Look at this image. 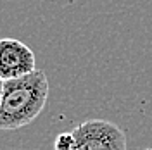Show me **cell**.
Returning a JSON list of instances; mask_svg holds the SVG:
<instances>
[{
  "mask_svg": "<svg viewBox=\"0 0 152 150\" xmlns=\"http://www.w3.org/2000/svg\"><path fill=\"white\" fill-rule=\"evenodd\" d=\"M0 97V128L19 130L29 124L43 111L48 98V79L43 71L12 79H2Z\"/></svg>",
  "mask_w": 152,
  "mask_h": 150,
  "instance_id": "6da1fadb",
  "label": "cell"
},
{
  "mask_svg": "<svg viewBox=\"0 0 152 150\" xmlns=\"http://www.w3.org/2000/svg\"><path fill=\"white\" fill-rule=\"evenodd\" d=\"M75 145L71 150H126L123 130L105 119H90L75 130Z\"/></svg>",
  "mask_w": 152,
  "mask_h": 150,
  "instance_id": "7a4b0ae2",
  "label": "cell"
},
{
  "mask_svg": "<svg viewBox=\"0 0 152 150\" xmlns=\"http://www.w3.org/2000/svg\"><path fill=\"white\" fill-rule=\"evenodd\" d=\"M33 71H37L33 50L16 38H4L0 42V78H21Z\"/></svg>",
  "mask_w": 152,
  "mask_h": 150,
  "instance_id": "3957f363",
  "label": "cell"
},
{
  "mask_svg": "<svg viewBox=\"0 0 152 150\" xmlns=\"http://www.w3.org/2000/svg\"><path fill=\"white\" fill-rule=\"evenodd\" d=\"M75 145V135L73 131L61 133L54 141V150H71Z\"/></svg>",
  "mask_w": 152,
  "mask_h": 150,
  "instance_id": "277c9868",
  "label": "cell"
},
{
  "mask_svg": "<svg viewBox=\"0 0 152 150\" xmlns=\"http://www.w3.org/2000/svg\"><path fill=\"white\" fill-rule=\"evenodd\" d=\"M147 150H152V149H147Z\"/></svg>",
  "mask_w": 152,
  "mask_h": 150,
  "instance_id": "5b68a950",
  "label": "cell"
}]
</instances>
